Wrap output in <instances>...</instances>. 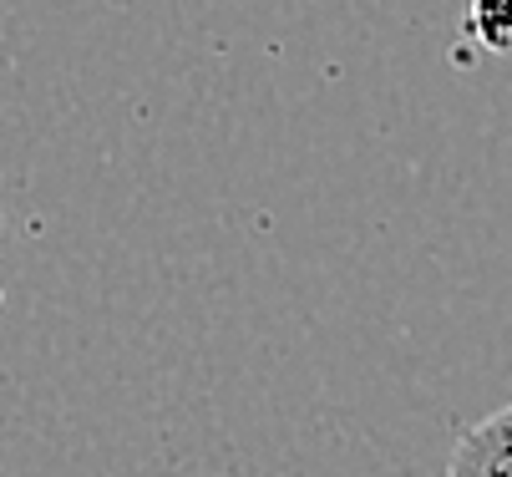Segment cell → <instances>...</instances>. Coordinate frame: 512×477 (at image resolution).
Returning <instances> with one entry per match:
<instances>
[{"instance_id":"cell-2","label":"cell","mask_w":512,"mask_h":477,"mask_svg":"<svg viewBox=\"0 0 512 477\" xmlns=\"http://www.w3.org/2000/svg\"><path fill=\"white\" fill-rule=\"evenodd\" d=\"M467 31L482 51L512 56V0H472L467 6Z\"/></svg>"},{"instance_id":"cell-3","label":"cell","mask_w":512,"mask_h":477,"mask_svg":"<svg viewBox=\"0 0 512 477\" xmlns=\"http://www.w3.org/2000/svg\"><path fill=\"white\" fill-rule=\"evenodd\" d=\"M0 234H6V224H0Z\"/></svg>"},{"instance_id":"cell-1","label":"cell","mask_w":512,"mask_h":477,"mask_svg":"<svg viewBox=\"0 0 512 477\" xmlns=\"http://www.w3.org/2000/svg\"><path fill=\"white\" fill-rule=\"evenodd\" d=\"M447 477H512V406L482 417L457 437Z\"/></svg>"},{"instance_id":"cell-4","label":"cell","mask_w":512,"mask_h":477,"mask_svg":"<svg viewBox=\"0 0 512 477\" xmlns=\"http://www.w3.org/2000/svg\"><path fill=\"white\" fill-rule=\"evenodd\" d=\"M0 300H6V295H0Z\"/></svg>"}]
</instances>
